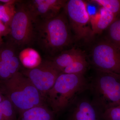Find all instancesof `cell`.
Returning <instances> with one entry per match:
<instances>
[{"label": "cell", "mask_w": 120, "mask_h": 120, "mask_svg": "<svg viewBox=\"0 0 120 120\" xmlns=\"http://www.w3.org/2000/svg\"><path fill=\"white\" fill-rule=\"evenodd\" d=\"M2 34H1V33L0 31V37H1V38H2Z\"/></svg>", "instance_id": "24"}, {"label": "cell", "mask_w": 120, "mask_h": 120, "mask_svg": "<svg viewBox=\"0 0 120 120\" xmlns=\"http://www.w3.org/2000/svg\"><path fill=\"white\" fill-rule=\"evenodd\" d=\"M71 31L63 9L53 18L35 23L34 42L45 53L54 56L70 45Z\"/></svg>", "instance_id": "1"}, {"label": "cell", "mask_w": 120, "mask_h": 120, "mask_svg": "<svg viewBox=\"0 0 120 120\" xmlns=\"http://www.w3.org/2000/svg\"><path fill=\"white\" fill-rule=\"evenodd\" d=\"M19 0H0V2L4 4H15Z\"/></svg>", "instance_id": "21"}, {"label": "cell", "mask_w": 120, "mask_h": 120, "mask_svg": "<svg viewBox=\"0 0 120 120\" xmlns=\"http://www.w3.org/2000/svg\"><path fill=\"white\" fill-rule=\"evenodd\" d=\"M8 98L19 113L32 107L44 105L45 98L30 80L19 71L5 80Z\"/></svg>", "instance_id": "4"}, {"label": "cell", "mask_w": 120, "mask_h": 120, "mask_svg": "<svg viewBox=\"0 0 120 120\" xmlns=\"http://www.w3.org/2000/svg\"><path fill=\"white\" fill-rule=\"evenodd\" d=\"M116 16L103 8L90 17V24L93 34H99L106 30L113 22Z\"/></svg>", "instance_id": "12"}, {"label": "cell", "mask_w": 120, "mask_h": 120, "mask_svg": "<svg viewBox=\"0 0 120 120\" xmlns=\"http://www.w3.org/2000/svg\"><path fill=\"white\" fill-rule=\"evenodd\" d=\"M107 30L105 39L120 49V14L117 16Z\"/></svg>", "instance_id": "17"}, {"label": "cell", "mask_w": 120, "mask_h": 120, "mask_svg": "<svg viewBox=\"0 0 120 120\" xmlns=\"http://www.w3.org/2000/svg\"><path fill=\"white\" fill-rule=\"evenodd\" d=\"M103 120H120V105L105 110L102 114Z\"/></svg>", "instance_id": "20"}, {"label": "cell", "mask_w": 120, "mask_h": 120, "mask_svg": "<svg viewBox=\"0 0 120 120\" xmlns=\"http://www.w3.org/2000/svg\"><path fill=\"white\" fill-rule=\"evenodd\" d=\"M89 80L88 90L93 101L104 112L120 105V75L96 70Z\"/></svg>", "instance_id": "3"}, {"label": "cell", "mask_w": 120, "mask_h": 120, "mask_svg": "<svg viewBox=\"0 0 120 120\" xmlns=\"http://www.w3.org/2000/svg\"><path fill=\"white\" fill-rule=\"evenodd\" d=\"M15 13L10 26L8 40L18 48L34 42V22L23 0L16 4Z\"/></svg>", "instance_id": "5"}, {"label": "cell", "mask_w": 120, "mask_h": 120, "mask_svg": "<svg viewBox=\"0 0 120 120\" xmlns=\"http://www.w3.org/2000/svg\"><path fill=\"white\" fill-rule=\"evenodd\" d=\"M91 62L96 70L120 75V49L105 39L93 48Z\"/></svg>", "instance_id": "7"}, {"label": "cell", "mask_w": 120, "mask_h": 120, "mask_svg": "<svg viewBox=\"0 0 120 120\" xmlns=\"http://www.w3.org/2000/svg\"><path fill=\"white\" fill-rule=\"evenodd\" d=\"M94 2L117 16L120 14V0H92Z\"/></svg>", "instance_id": "19"}, {"label": "cell", "mask_w": 120, "mask_h": 120, "mask_svg": "<svg viewBox=\"0 0 120 120\" xmlns=\"http://www.w3.org/2000/svg\"><path fill=\"white\" fill-rule=\"evenodd\" d=\"M16 4H8L0 2V20L9 27L15 13Z\"/></svg>", "instance_id": "18"}, {"label": "cell", "mask_w": 120, "mask_h": 120, "mask_svg": "<svg viewBox=\"0 0 120 120\" xmlns=\"http://www.w3.org/2000/svg\"><path fill=\"white\" fill-rule=\"evenodd\" d=\"M0 120H7L3 115L0 109Z\"/></svg>", "instance_id": "22"}, {"label": "cell", "mask_w": 120, "mask_h": 120, "mask_svg": "<svg viewBox=\"0 0 120 120\" xmlns=\"http://www.w3.org/2000/svg\"><path fill=\"white\" fill-rule=\"evenodd\" d=\"M55 114L52 109L41 105L20 113L18 120H55Z\"/></svg>", "instance_id": "13"}, {"label": "cell", "mask_w": 120, "mask_h": 120, "mask_svg": "<svg viewBox=\"0 0 120 120\" xmlns=\"http://www.w3.org/2000/svg\"><path fill=\"white\" fill-rule=\"evenodd\" d=\"M84 53L80 49L72 48L63 50L51 60L61 72L65 68L71 64L78 57Z\"/></svg>", "instance_id": "14"}, {"label": "cell", "mask_w": 120, "mask_h": 120, "mask_svg": "<svg viewBox=\"0 0 120 120\" xmlns=\"http://www.w3.org/2000/svg\"><path fill=\"white\" fill-rule=\"evenodd\" d=\"M88 67V62L84 54L77 58L70 65L64 69L61 72L67 74L84 75Z\"/></svg>", "instance_id": "16"}, {"label": "cell", "mask_w": 120, "mask_h": 120, "mask_svg": "<svg viewBox=\"0 0 120 120\" xmlns=\"http://www.w3.org/2000/svg\"><path fill=\"white\" fill-rule=\"evenodd\" d=\"M61 73L51 60H47L42 61L34 68L24 70L22 73L29 79L45 99Z\"/></svg>", "instance_id": "9"}, {"label": "cell", "mask_w": 120, "mask_h": 120, "mask_svg": "<svg viewBox=\"0 0 120 120\" xmlns=\"http://www.w3.org/2000/svg\"><path fill=\"white\" fill-rule=\"evenodd\" d=\"M66 110L67 120H103V111L93 101L88 88L78 95Z\"/></svg>", "instance_id": "8"}, {"label": "cell", "mask_w": 120, "mask_h": 120, "mask_svg": "<svg viewBox=\"0 0 120 120\" xmlns=\"http://www.w3.org/2000/svg\"><path fill=\"white\" fill-rule=\"evenodd\" d=\"M64 10L76 39L90 41L94 35L86 2L82 0L68 1Z\"/></svg>", "instance_id": "6"}, {"label": "cell", "mask_w": 120, "mask_h": 120, "mask_svg": "<svg viewBox=\"0 0 120 120\" xmlns=\"http://www.w3.org/2000/svg\"><path fill=\"white\" fill-rule=\"evenodd\" d=\"M20 63L27 69H32L38 66L42 61L39 54L36 50L27 47L19 53Z\"/></svg>", "instance_id": "15"}, {"label": "cell", "mask_w": 120, "mask_h": 120, "mask_svg": "<svg viewBox=\"0 0 120 120\" xmlns=\"http://www.w3.org/2000/svg\"><path fill=\"white\" fill-rule=\"evenodd\" d=\"M4 41H3L2 38L0 37V46L1 45L3 44V43H4Z\"/></svg>", "instance_id": "23"}, {"label": "cell", "mask_w": 120, "mask_h": 120, "mask_svg": "<svg viewBox=\"0 0 120 120\" xmlns=\"http://www.w3.org/2000/svg\"><path fill=\"white\" fill-rule=\"evenodd\" d=\"M89 80L84 75L61 72L45 98L55 114L64 112L78 95L87 90Z\"/></svg>", "instance_id": "2"}, {"label": "cell", "mask_w": 120, "mask_h": 120, "mask_svg": "<svg viewBox=\"0 0 120 120\" xmlns=\"http://www.w3.org/2000/svg\"><path fill=\"white\" fill-rule=\"evenodd\" d=\"M24 2L34 23L56 17L62 11L66 0H28Z\"/></svg>", "instance_id": "10"}, {"label": "cell", "mask_w": 120, "mask_h": 120, "mask_svg": "<svg viewBox=\"0 0 120 120\" xmlns=\"http://www.w3.org/2000/svg\"><path fill=\"white\" fill-rule=\"evenodd\" d=\"M18 48L8 40L0 46V61L8 67L12 76L19 72L21 63Z\"/></svg>", "instance_id": "11"}]
</instances>
